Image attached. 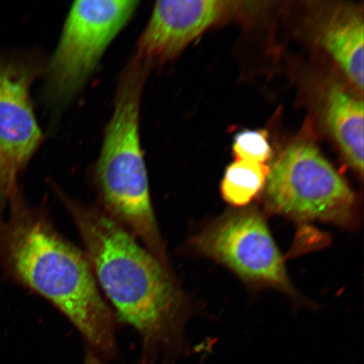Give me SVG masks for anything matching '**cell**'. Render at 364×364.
Here are the masks:
<instances>
[{
	"label": "cell",
	"mask_w": 364,
	"mask_h": 364,
	"mask_svg": "<svg viewBox=\"0 0 364 364\" xmlns=\"http://www.w3.org/2000/svg\"><path fill=\"white\" fill-rule=\"evenodd\" d=\"M76 227L84 252L119 324L138 333L140 364H169L183 353L188 296L162 262L97 204L81 203L53 185Z\"/></svg>",
	"instance_id": "cell-1"
},
{
	"label": "cell",
	"mask_w": 364,
	"mask_h": 364,
	"mask_svg": "<svg viewBox=\"0 0 364 364\" xmlns=\"http://www.w3.org/2000/svg\"><path fill=\"white\" fill-rule=\"evenodd\" d=\"M0 272L52 304L102 361L117 358L119 322L84 250L61 233L47 208L27 201L20 186L0 218Z\"/></svg>",
	"instance_id": "cell-2"
},
{
	"label": "cell",
	"mask_w": 364,
	"mask_h": 364,
	"mask_svg": "<svg viewBox=\"0 0 364 364\" xmlns=\"http://www.w3.org/2000/svg\"><path fill=\"white\" fill-rule=\"evenodd\" d=\"M151 70L134 57L122 73L94 181L97 206L159 260L171 265L150 196L139 135L141 99Z\"/></svg>",
	"instance_id": "cell-3"
},
{
	"label": "cell",
	"mask_w": 364,
	"mask_h": 364,
	"mask_svg": "<svg viewBox=\"0 0 364 364\" xmlns=\"http://www.w3.org/2000/svg\"><path fill=\"white\" fill-rule=\"evenodd\" d=\"M268 210L298 222L356 225V196L318 150L307 143L286 149L269 169Z\"/></svg>",
	"instance_id": "cell-4"
},
{
	"label": "cell",
	"mask_w": 364,
	"mask_h": 364,
	"mask_svg": "<svg viewBox=\"0 0 364 364\" xmlns=\"http://www.w3.org/2000/svg\"><path fill=\"white\" fill-rule=\"evenodd\" d=\"M186 247L191 253L229 268L245 283L300 299L265 218L257 209H240L218 218L191 235Z\"/></svg>",
	"instance_id": "cell-5"
},
{
	"label": "cell",
	"mask_w": 364,
	"mask_h": 364,
	"mask_svg": "<svg viewBox=\"0 0 364 364\" xmlns=\"http://www.w3.org/2000/svg\"><path fill=\"white\" fill-rule=\"evenodd\" d=\"M138 4L134 0L73 4L48 65V95L53 102H67L78 92Z\"/></svg>",
	"instance_id": "cell-6"
},
{
	"label": "cell",
	"mask_w": 364,
	"mask_h": 364,
	"mask_svg": "<svg viewBox=\"0 0 364 364\" xmlns=\"http://www.w3.org/2000/svg\"><path fill=\"white\" fill-rule=\"evenodd\" d=\"M33 80L28 67L0 57V218L43 140L30 98Z\"/></svg>",
	"instance_id": "cell-7"
},
{
	"label": "cell",
	"mask_w": 364,
	"mask_h": 364,
	"mask_svg": "<svg viewBox=\"0 0 364 364\" xmlns=\"http://www.w3.org/2000/svg\"><path fill=\"white\" fill-rule=\"evenodd\" d=\"M218 0H169L154 4L134 58L152 68L178 56L228 10Z\"/></svg>",
	"instance_id": "cell-8"
},
{
	"label": "cell",
	"mask_w": 364,
	"mask_h": 364,
	"mask_svg": "<svg viewBox=\"0 0 364 364\" xmlns=\"http://www.w3.org/2000/svg\"><path fill=\"white\" fill-rule=\"evenodd\" d=\"M327 127L346 161L360 176L363 174V102L338 85L326 95Z\"/></svg>",
	"instance_id": "cell-9"
},
{
	"label": "cell",
	"mask_w": 364,
	"mask_h": 364,
	"mask_svg": "<svg viewBox=\"0 0 364 364\" xmlns=\"http://www.w3.org/2000/svg\"><path fill=\"white\" fill-rule=\"evenodd\" d=\"M320 43L358 90H363V21L356 11L336 13L323 26Z\"/></svg>",
	"instance_id": "cell-10"
},
{
	"label": "cell",
	"mask_w": 364,
	"mask_h": 364,
	"mask_svg": "<svg viewBox=\"0 0 364 364\" xmlns=\"http://www.w3.org/2000/svg\"><path fill=\"white\" fill-rule=\"evenodd\" d=\"M269 168L265 164L236 161L227 168L221 185L223 198L236 208L247 206L266 186Z\"/></svg>",
	"instance_id": "cell-11"
},
{
	"label": "cell",
	"mask_w": 364,
	"mask_h": 364,
	"mask_svg": "<svg viewBox=\"0 0 364 364\" xmlns=\"http://www.w3.org/2000/svg\"><path fill=\"white\" fill-rule=\"evenodd\" d=\"M233 151L239 161L264 164L272 156L267 131H244L235 136Z\"/></svg>",
	"instance_id": "cell-12"
},
{
	"label": "cell",
	"mask_w": 364,
	"mask_h": 364,
	"mask_svg": "<svg viewBox=\"0 0 364 364\" xmlns=\"http://www.w3.org/2000/svg\"><path fill=\"white\" fill-rule=\"evenodd\" d=\"M83 364H107V363L102 361L101 358H99L97 356V355H95L92 352H90V350L86 349L85 361Z\"/></svg>",
	"instance_id": "cell-13"
}]
</instances>
